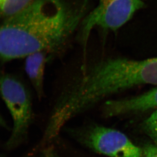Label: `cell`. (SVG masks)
Masks as SVG:
<instances>
[{"label": "cell", "instance_id": "6da1fadb", "mask_svg": "<svg viewBox=\"0 0 157 157\" xmlns=\"http://www.w3.org/2000/svg\"><path fill=\"white\" fill-rule=\"evenodd\" d=\"M86 3L76 6L65 0H33L0 24V61L61 51L83 21Z\"/></svg>", "mask_w": 157, "mask_h": 157}, {"label": "cell", "instance_id": "7a4b0ae2", "mask_svg": "<svg viewBox=\"0 0 157 157\" xmlns=\"http://www.w3.org/2000/svg\"><path fill=\"white\" fill-rule=\"evenodd\" d=\"M144 6L142 0H99L97 7L82 21L81 41L84 55L89 35L94 28L117 30Z\"/></svg>", "mask_w": 157, "mask_h": 157}, {"label": "cell", "instance_id": "3957f363", "mask_svg": "<svg viewBox=\"0 0 157 157\" xmlns=\"http://www.w3.org/2000/svg\"><path fill=\"white\" fill-rule=\"evenodd\" d=\"M0 94L13 121L9 141V144H12L24 135L30 124L33 116L32 100L24 84L14 76L5 73L0 74Z\"/></svg>", "mask_w": 157, "mask_h": 157}, {"label": "cell", "instance_id": "277c9868", "mask_svg": "<svg viewBox=\"0 0 157 157\" xmlns=\"http://www.w3.org/2000/svg\"><path fill=\"white\" fill-rule=\"evenodd\" d=\"M87 144L101 154L110 157H141L143 150L118 130L95 126L88 132Z\"/></svg>", "mask_w": 157, "mask_h": 157}, {"label": "cell", "instance_id": "5b68a950", "mask_svg": "<svg viewBox=\"0 0 157 157\" xmlns=\"http://www.w3.org/2000/svg\"><path fill=\"white\" fill-rule=\"evenodd\" d=\"M157 108V87L134 97L107 100L101 111L106 117L140 113Z\"/></svg>", "mask_w": 157, "mask_h": 157}, {"label": "cell", "instance_id": "8992f818", "mask_svg": "<svg viewBox=\"0 0 157 157\" xmlns=\"http://www.w3.org/2000/svg\"><path fill=\"white\" fill-rule=\"evenodd\" d=\"M48 56L44 52L34 53L26 57L25 63L26 74L40 98L44 95V75Z\"/></svg>", "mask_w": 157, "mask_h": 157}, {"label": "cell", "instance_id": "52a82bcc", "mask_svg": "<svg viewBox=\"0 0 157 157\" xmlns=\"http://www.w3.org/2000/svg\"><path fill=\"white\" fill-rule=\"evenodd\" d=\"M33 0H0V17L9 18L20 12Z\"/></svg>", "mask_w": 157, "mask_h": 157}, {"label": "cell", "instance_id": "ba28073f", "mask_svg": "<svg viewBox=\"0 0 157 157\" xmlns=\"http://www.w3.org/2000/svg\"><path fill=\"white\" fill-rule=\"evenodd\" d=\"M142 128L155 144L157 145V108L144 121Z\"/></svg>", "mask_w": 157, "mask_h": 157}, {"label": "cell", "instance_id": "9c48e42d", "mask_svg": "<svg viewBox=\"0 0 157 157\" xmlns=\"http://www.w3.org/2000/svg\"><path fill=\"white\" fill-rule=\"evenodd\" d=\"M144 157H157V145L148 144L144 147L143 150Z\"/></svg>", "mask_w": 157, "mask_h": 157}, {"label": "cell", "instance_id": "30bf717a", "mask_svg": "<svg viewBox=\"0 0 157 157\" xmlns=\"http://www.w3.org/2000/svg\"><path fill=\"white\" fill-rule=\"evenodd\" d=\"M44 157H58V156L55 155L51 153H47V154L45 155Z\"/></svg>", "mask_w": 157, "mask_h": 157}, {"label": "cell", "instance_id": "8fae6325", "mask_svg": "<svg viewBox=\"0 0 157 157\" xmlns=\"http://www.w3.org/2000/svg\"><path fill=\"white\" fill-rule=\"evenodd\" d=\"M5 124H5L4 121L3 120L2 117L0 115V125H1V126H5Z\"/></svg>", "mask_w": 157, "mask_h": 157}]
</instances>
